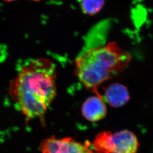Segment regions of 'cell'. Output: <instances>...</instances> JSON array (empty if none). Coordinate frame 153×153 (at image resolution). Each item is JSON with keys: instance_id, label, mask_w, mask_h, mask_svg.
<instances>
[{"instance_id": "cell-1", "label": "cell", "mask_w": 153, "mask_h": 153, "mask_svg": "<svg viewBox=\"0 0 153 153\" xmlns=\"http://www.w3.org/2000/svg\"><path fill=\"white\" fill-rule=\"evenodd\" d=\"M56 69L46 58L34 59L21 67L10 83L9 94L28 120L44 116L57 95Z\"/></svg>"}, {"instance_id": "cell-2", "label": "cell", "mask_w": 153, "mask_h": 153, "mask_svg": "<svg viewBox=\"0 0 153 153\" xmlns=\"http://www.w3.org/2000/svg\"><path fill=\"white\" fill-rule=\"evenodd\" d=\"M131 60L130 53L115 42L92 48L78 56L74 72L84 86L100 96L98 88L124 71Z\"/></svg>"}, {"instance_id": "cell-3", "label": "cell", "mask_w": 153, "mask_h": 153, "mask_svg": "<svg viewBox=\"0 0 153 153\" xmlns=\"http://www.w3.org/2000/svg\"><path fill=\"white\" fill-rule=\"evenodd\" d=\"M139 147L137 137L128 130L100 132L92 142L95 153H137Z\"/></svg>"}, {"instance_id": "cell-4", "label": "cell", "mask_w": 153, "mask_h": 153, "mask_svg": "<svg viewBox=\"0 0 153 153\" xmlns=\"http://www.w3.org/2000/svg\"><path fill=\"white\" fill-rule=\"evenodd\" d=\"M40 147L41 153H95L88 145L69 137L59 139L52 136L44 139Z\"/></svg>"}, {"instance_id": "cell-5", "label": "cell", "mask_w": 153, "mask_h": 153, "mask_svg": "<svg viewBox=\"0 0 153 153\" xmlns=\"http://www.w3.org/2000/svg\"><path fill=\"white\" fill-rule=\"evenodd\" d=\"M82 116L91 122L103 120L107 114V108L103 95L94 96L86 99L82 107Z\"/></svg>"}, {"instance_id": "cell-6", "label": "cell", "mask_w": 153, "mask_h": 153, "mask_svg": "<svg viewBox=\"0 0 153 153\" xmlns=\"http://www.w3.org/2000/svg\"><path fill=\"white\" fill-rule=\"evenodd\" d=\"M104 100L110 106L114 108L123 107L130 99V95L127 87L123 84L115 83L106 88Z\"/></svg>"}, {"instance_id": "cell-7", "label": "cell", "mask_w": 153, "mask_h": 153, "mask_svg": "<svg viewBox=\"0 0 153 153\" xmlns=\"http://www.w3.org/2000/svg\"><path fill=\"white\" fill-rule=\"evenodd\" d=\"M106 0H79L80 7L85 14L93 16L101 10Z\"/></svg>"}, {"instance_id": "cell-8", "label": "cell", "mask_w": 153, "mask_h": 153, "mask_svg": "<svg viewBox=\"0 0 153 153\" xmlns=\"http://www.w3.org/2000/svg\"><path fill=\"white\" fill-rule=\"evenodd\" d=\"M4 1H7V2H11V1H15L16 0H4Z\"/></svg>"}, {"instance_id": "cell-9", "label": "cell", "mask_w": 153, "mask_h": 153, "mask_svg": "<svg viewBox=\"0 0 153 153\" xmlns=\"http://www.w3.org/2000/svg\"><path fill=\"white\" fill-rule=\"evenodd\" d=\"M32 1H41V0H32Z\"/></svg>"}]
</instances>
